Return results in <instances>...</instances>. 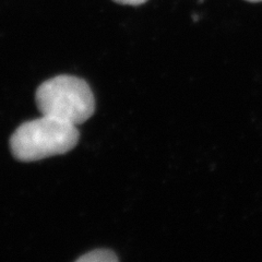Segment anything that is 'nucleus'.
<instances>
[{
    "label": "nucleus",
    "mask_w": 262,
    "mask_h": 262,
    "mask_svg": "<svg viewBox=\"0 0 262 262\" xmlns=\"http://www.w3.org/2000/svg\"><path fill=\"white\" fill-rule=\"evenodd\" d=\"M113 2L120 4V5H128V6H139L142 5L147 0H113Z\"/></svg>",
    "instance_id": "20e7f679"
},
{
    "label": "nucleus",
    "mask_w": 262,
    "mask_h": 262,
    "mask_svg": "<svg viewBox=\"0 0 262 262\" xmlns=\"http://www.w3.org/2000/svg\"><path fill=\"white\" fill-rule=\"evenodd\" d=\"M247 2H250V3H260V2H262V0H247Z\"/></svg>",
    "instance_id": "39448f33"
},
{
    "label": "nucleus",
    "mask_w": 262,
    "mask_h": 262,
    "mask_svg": "<svg viewBox=\"0 0 262 262\" xmlns=\"http://www.w3.org/2000/svg\"><path fill=\"white\" fill-rule=\"evenodd\" d=\"M79 137L77 126L43 115L16 129L11 136L10 147L16 160L34 162L71 151Z\"/></svg>",
    "instance_id": "f257e3e1"
},
{
    "label": "nucleus",
    "mask_w": 262,
    "mask_h": 262,
    "mask_svg": "<svg viewBox=\"0 0 262 262\" xmlns=\"http://www.w3.org/2000/svg\"><path fill=\"white\" fill-rule=\"evenodd\" d=\"M76 262H119L117 256L107 249H96L81 256Z\"/></svg>",
    "instance_id": "7ed1b4c3"
},
{
    "label": "nucleus",
    "mask_w": 262,
    "mask_h": 262,
    "mask_svg": "<svg viewBox=\"0 0 262 262\" xmlns=\"http://www.w3.org/2000/svg\"><path fill=\"white\" fill-rule=\"evenodd\" d=\"M35 100L44 116L78 126L95 111L93 92L84 80L73 76H58L45 81L37 89Z\"/></svg>",
    "instance_id": "f03ea898"
}]
</instances>
